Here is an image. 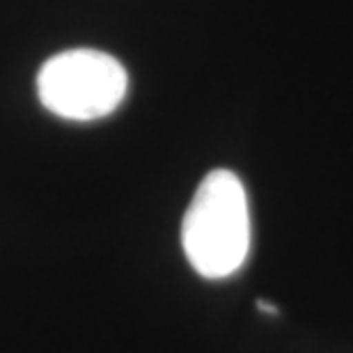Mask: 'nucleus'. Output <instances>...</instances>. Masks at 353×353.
<instances>
[{
  "instance_id": "nucleus-1",
  "label": "nucleus",
  "mask_w": 353,
  "mask_h": 353,
  "mask_svg": "<svg viewBox=\"0 0 353 353\" xmlns=\"http://www.w3.org/2000/svg\"><path fill=\"white\" fill-rule=\"evenodd\" d=\"M181 245L195 273L209 280L230 278L245 264L250 211L234 172L214 170L200 181L181 223Z\"/></svg>"
},
{
  "instance_id": "nucleus-2",
  "label": "nucleus",
  "mask_w": 353,
  "mask_h": 353,
  "mask_svg": "<svg viewBox=\"0 0 353 353\" xmlns=\"http://www.w3.org/2000/svg\"><path fill=\"white\" fill-rule=\"evenodd\" d=\"M129 76L122 62L94 48H74L48 58L39 69L37 94L53 115L92 122L124 101Z\"/></svg>"
},
{
  "instance_id": "nucleus-3",
  "label": "nucleus",
  "mask_w": 353,
  "mask_h": 353,
  "mask_svg": "<svg viewBox=\"0 0 353 353\" xmlns=\"http://www.w3.org/2000/svg\"><path fill=\"white\" fill-rule=\"evenodd\" d=\"M257 307L262 310V312H266V314H275L278 310H275L271 303H266V301H257Z\"/></svg>"
}]
</instances>
